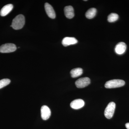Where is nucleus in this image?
<instances>
[{
  "label": "nucleus",
  "mask_w": 129,
  "mask_h": 129,
  "mask_svg": "<svg viewBox=\"0 0 129 129\" xmlns=\"http://www.w3.org/2000/svg\"><path fill=\"white\" fill-rule=\"evenodd\" d=\"M115 108V104L114 102L109 103L104 111V115L107 118L110 119L112 117Z\"/></svg>",
  "instance_id": "nucleus-3"
},
{
  "label": "nucleus",
  "mask_w": 129,
  "mask_h": 129,
  "mask_svg": "<svg viewBox=\"0 0 129 129\" xmlns=\"http://www.w3.org/2000/svg\"><path fill=\"white\" fill-rule=\"evenodd\" d=\"M25 18L23 15L19 14L13 20L11 27L16 30L22 28L25 24Z\"/></svg>",
  "instance_id": "nucleus-1"
},
{
  "label": "nucleus",
  "mask_w": 129,
  "mask_h": 129,
  "mask_svg": "<svg viewBox=\"0 0 129 129\" xmlns=\"http://www.w3.org/2000/svg\"><path fill=\"white\" fill-rule=\"evenodd\" d=\"M45 8L47 14L49 17L52 19L55 18V13L53 7L47 3H46L45 5Z\"/></svg>",
  "instance_id": "nucleus-8"
},
{
  "label": "nucleus",
  "mask_w": 129,
  "mask_h": 129,
  "mask_svg": "<svg viewBox=\"0 0 129 129\" xmlns=\"http://www.w3.org/2000/svg\"><path fill=\"white\" fill-rule=\"evenodd\" d=\"M17 47L13 44H3L0 47V52L2 53H10L15 51Z\"/></svg>",
  "instance_id": "nucleus-4"
},
{
  "label": "nucleus",
  "mask_w": 129,
  "mask_h": 129,
  "mask_svg": "<svg viewBox=\"0 0 129 129\" xmlns=\"http://www.w3.org/2000/svg\"><path fill=\"white\" fill-rule=\"evenodd\" d=\"M85 102L81 99H77L74 100L70 103V107L74 109L81 108L84 106Z\"/></svg>",
  "instance_id": "nucleus-7"
},
{
  "label": "nucleus",
  "mask_w": 129,
  "mask_h": 129,
  "mask_svg": "<svg viewBox=\"0 0 129 129\" xmlns=\"http://www.w3.org/2000/svg\"><path fill=\"white\" fill-rule=\"evenodd\" d=\"M119 16L115 13H112L108 17V21L109 22H113L118 19Z\"/></svg>",
  "instance_id": "nucleus-15"
},
{
  "label": "nucleus",
  "mask_w": 129,
  "mask_h": 129,
  "mask_svg": "<svg viewBox=\"0 0 129 129\" xmlns=\"http://www.w3.org/2000/svg\"><path fill=\"white\" fill-rule=\"evenodd\" d=\"M125 84V82L122 80L113 79L106 82L105 87L108 89L119 88L123 86Z\"/></svg>",
  "instance_id": "nucleus-2"
},
{
  "label": "nucleus",
  "mask_w": 129,
  "mask_h": 129,
  "mask_svg": "<svg viewBox=\"0 0 129 129\" xmlns=\"http://www.w3.org/2000/svg\"><path fill=\"white\" fill-rule=\"evenodd\" d=\"M11 83V80L8 79H3L0 80V89L6 86Z\"/></svg>",
  "instance_id": "nucleus-16"
},
{
  "label": "nucleus",
  "mask_w": 129,
  "mask_h": 129,
  "mask_svg": "<svg viewBox=\"0 0 129 129\" xmlns=\"http://www.w3.org/2000/svg\"><path fill=\"white\" fill-rule=\"evenodd\" d=\"M90 79L88 77L79 79L75 82L76 87L79 88H85L90 84Z\"/></svg>",
  "instance_id": "nucleus-5"
},
{
  "label": "nucleus",
  "mask_w": 129,
  "mask_h": 129,
  "mask_svg": "<svg viewBox=\"0 0 129 129\" xmlns=\"http://www.w3.org/2000/svg\"><path fill=\"white\" fill-rule=\"evenodd\" d=\"M83 73V70L81 68H76L72 70L70 72V74L72 78H75L80 76Z\"/></svg>",
  "instance_id": "nucleus-13"
},
{
  "label": "nucleus",
  "mask_w": 129,
  "mask_h": 129,
  "mask_svg": "<svg viewBox=\"0 0 129 129\" xmlns=\"http://www.w3.org/2000/svg\"><path fill=\"white\" fill-rule=\"evenodd\" d=\"M42 118L44 120H47L50 118L51 115L50 109L46 106H43L41 109Z\"/></svg>",
  "instance_id": "nucleus-6"
},
{
  "label": "nucleus",
  "mask_w": 129,
  "mask_h": 129,
  "mask_svg": "<svg viewBox=\"0 0 129 129\" xmlns=\"http://www.w3.org/2000/svg\"><path fill=\"white\" fill-rule=\"evenodd\" d=\"M125 126L127 129H129V123H127L125 124Z\"/></svg>",
  "instance_id": "nucleus-17"
},
{
  "label": "nucleus",
  "mask_w": 129,
  "mask_h": 129,
  "mask_svg": "<svg viewBox=\"0 0 129 129\" xmlns=\"http://www.w3.org/2000/svg\"><path fill=\"white\" fill-rule=\"evenodd\" d=\"M78 42V40L74 37H66L63 39L62 43L63 46L67 47L77 44Z\"/></svg>",
  "instance_id": "nucleus-10"
},
{
  "label": "nucleus",
  "mask_w": 129,
  "mask_h": 129,
  "mask_svg": "<svg viewBox=\"0 0 129 129\" xmlns=\"http://www.w3.org/2000/svg\"><path fill=\"white\" fill-rule=\"evenodd\" d=\"M64 13L66 17L69 19H72L74 16V12L73 8L72 6L65 7L64 8Z\"/></svg>",
  "instance_id": "nucleus-11"
},
{
  "label": "nucleus",
  "mask_w": 129,
  "mask_h": 129,
  "mask_svg": "<svg viewBox=\"0 0 129 129\" xmlns=\"http://www.w3.org/2000/svg\"><path fill=\"white\" fill-rule=\"evenodd\" d=\"M127 48L126 44L123 42H120L115 46V52L118 55H122L125 52Z\"/></svg>",
  "instance_id": "nucleus-9"
},
{
  "label": "nucleus",
  "mask_w": 129,
  "mask_h": 129,
  "mask_svg": "<svg viewBox=\"0 0 129 129\" xmlns=\"http://www.w3.org/2000/svg\"><path fill=\"white\" fill-rule=\"evenodd\" d=\"M13 8V5L12 4H8L6 5L1 10L0 12L1 16L3 17L7 16L11 11Z\"/></svg>",
  "instance_id": "nucleus-12"
},
{
  "label": "nucleus",
  "mask_w": 129,
  "mask_h": 129,
  "mask_svg": "<svg viewBox=\"0 0 129 129\" xmlns=\"http://www.w3.org/2000/svg\"><path fill=\"white\" fill-rule=\"evenodd\" d=\"M96 9L94 8H90L89 9L86 13L85 16L87 18H93L95 16L96 13Z\"/></svg>",
  "instance_id": "nucleus-14"
}]
</instances>
